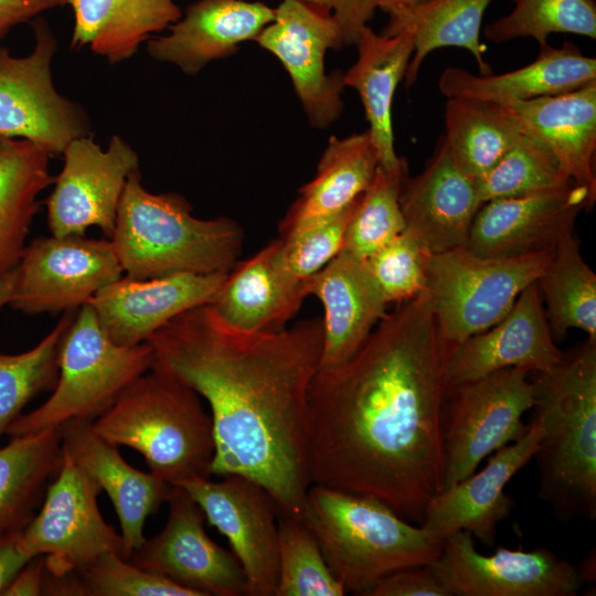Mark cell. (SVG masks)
<instances>
[{"label":"cell","mask_w":596,"mask_h":596,"mask_svg":"<svg viewBox=\"0 0 596 596\" xmlns=\"http://www.w3.org/2000/svg\"><path fill=\"white\" fill-rule=\"evenodd\" d=\"M400 305L350 360L316 373L310 477L422 524L443 490L445 347L425 290Z\"/></svg>","instance_id":"1"},{"label":"cell","mask_w":596,"mask_h":596,"mask_svg":"<svg viewBox=\"0 0 596 596\" xmlns=\"http://www.w3.org/2000/svg\"><path fill=\"white\" fill-rule=\"evenodd\" d=\"M147 342L152 366L210 406L212 475L248 477L267 489L279 512L304 518L311 486L308 395L320 368L322 319L246 333L223 326L201 305Z\"/></svg>","instance_id":"2"},{"label":"cell","mask_w":596,"mask_h":596,"mask_svg":"<svg viewBox=\"0 0 596 596\" xmlns=\"http://www.w3.org/2000/svg\"><path fill=\"white\" fill-rule=\"evenodd\" d=\"M542 435L538 498L562 521L596 519V341L563 353L532 382Z\"/></svg>","instance_id":"3"},{"label":"cell","mask_w":596,"mask_h":596,"mask_svg":"<svg viewBox=\"0 0 596 596\" xmlns=\"http://www.w3.org/2000/svg\"><path fill=\"white\" fill-rule=\"evenodd\" d=\"M135 279L175 274H228L242 252L244 234L225 216L201 220L177 193L153 194L138 171L126 182L109 238Z\"/></svg>","instance_id":"4"},{"label":"cell","mask_w":596,"mask_h":596,"mask_svg":"<svg viewBox=\"0 0 596 596\" xmlns=\"http://www.w3.org/2000/svg\"><path fill=\"white\" fill-rule=\"evenodd\" d=\"M304 519L332 575L355 595L395 571L429 565L443 549V540L380 500L320 485L307 491Z\"/></svg>","instance_id":"5"},{"label":"cell","mask_w":596,"mask_h":596,"mask_svg":"<svg viewBox=\"0 0 596 596\" xmlns=\"http://www.w3.org/2000/svg\"><path fill=\"white\" fill-rule=\"evenodd\" d=\"M92 425L108 441L140 453L150 472L171 486L212 476L211 415L194 390L156 366Z\"/></svg>","instance_id":"6"},{"label":"cell","mask_w":596,"mask_h":596,"mask_svg":"<svg viewBox=\"0 0 596 596\" xmlns=\"http://www.w3.org/2000/svg\"><path fill=\"white\" fill-rule=\"evenodd\" d=\"M58 376L52 395L8 427L10 437L57 427L71 421H95L153 365L148 342L120 345L100 327L85 304L75 312L58 347Z\"/></svg>","instance_id":"7"},{"label":"cell","mask_w":596,"mask_h":596,"mask_svg":"<svg viewBox=\"0 0 596 596\" xmlns=\"http://www.w3.org/2000/svg\"><path fill=\"white\" fill-rule=\"evenodd\" d=\"M554 251L482 257L465 246L426 254L425 291L445 347L499 322L543 274Z\"/></svg>","instance_id":"8"},{"label":"cell","mask_w":596,"mask_h":596,"mask_svg":"<svg viewBox=\"0 0 596 596\" xmlns=\"http://www.w3.org/2000/svg\"><path fill=\"white\" fill-rule=\"evenodd\" d=\"M529 371L507 368L448 387L443 421V490L472 475L491 453L521 438L533 407Z\"/></svg>","instance_id":"9"},{"label":"cell","mask_w":596,"mask_h":596,"mask_svg":"<svg viewBox=\"0 0 596 596\" xmlns=\"http://www.w3.org/2000/svg\"><path fill=\"white\" fill-rule=\"evenodd\" d=\"M100 491L63 448L56 478L46 489L40 512L19 538L29 558L44 557L46 575L65 576L110 552L123 555L121 535L98 509Z\"/></svg>","instance_id":"10"},{"label":"cell","mask_w":596,"mask_h":596,"mask_svg":"<svg viewBox=\"0 0 596 596\" xmlns=\"http://www.w3.org/2000/svg\"><path fill=\"white\" fill-rule=\"evenodd\" d=\"M35 45L26 56L0 46V136L25 139L50 156L76 138L91 136L84 109L53 83L56 39L44 20L33 23Z\"/></svg>","instance_id":"11"},{"label":"cell","mask_w":596,"mask_h":596,"mask_svg":"<svg viewBox=\"0 0 596 596\" xmlns=\"http://www.w3.org/2000/svg\"><path fill=\"white\" fill-rule=\"evenodd\" d=\"M429 566L450 596H575L584 584L579 570L549 549L485 555L468 531L447 535Z\"/></svg>","instance_id":"12"},{"label":"cell","mask_w":596,"mask_h":596,"mask_svg":"<svg viewBox=\"0 0 596 596\" xmlns=\"http://www.w3.org/2000/svg\"><path fill=\"white\" fill-rule=\"evenodd\" d=\"M123 273L110 240L38 237L24 247L9 305L26 315L75 310Z\"/></svg>","instance_id":"13"},{"label":"cell","mask_w":596,"mask_h":596,"mask_svg":"<svg viewBox=\"0 0 596 596\" xmlns=\"http://www.w3.org/2000/svg\"><path fill=\"white\" fill-rule=\"evenodd\" d=\"M46 199L47 224L54 236H84L97 226L108 238L115 230L126 182L139 170L137 152L118 135L106 150L91 136L73 139Z\"/></svg>","instance_id":"14"},{"label":"cell","mask_w":596,"mask_h":596,"mask_svg":"<svg viewBox=\"0 0 596 596\" xmlns=\"http://www.w3.org/2000/svg\"><path fill=\"white\" fill-rule=\"evenodd\" d=\"M205 519L228 541L247 581V596H275L278 582L276 501L257 481L226 475L220 481L193 478L181 486Z\"/></svg>","instance_id":"15"},{"label":"cell","mask_w":596,"mask_h":596,"mask_svg":"<svg viewBox=\"0 0 596 596\" xmlns=\"http://www.w3.org/2000/svg\"><path fill=\"white\" fill-rule=\"evenodd\" d=\"M255 41L284 65L313 127L327 128L339 118L343 73L327 75L324 56L347 44L331 13L301 0H283Z\"/></svg>","instance_id":"16"},{"label":"cell","mask_w":596,"mask_h":596,"mask_svg":"<svg viewBox=\"0 0 596 596\" xmlns=\"http://www.w3.org/2000/svg\"><path fill=\"white\" fill-rule=\"evenodd\" d=\"M167 502L164 528L146 539L128 560L200 596H247V581L238 560L207 535L205 515L196 501L183 488L172 486Z\"/></svg>","instance_id":"17"},{"label":"cell","mask_w":596,"mask_h":596,"mask_svg":"<svg viewBox=\"0 0 596 596\" xmlns=\"http://www.w3.org/2000/svg\"><path fill=\"white\" fill-rule=\"evenodd\" d=\"M595 201L574 183L535 194L485 202L470 226L466 248L482 257H514L554 251L574 231L577 215Z\"/></svg>","instance_id":"18"},{"label":"cell","mask_w":596,"mask_h":596,"mask_svg":"<svg viewBox=\"0 0 596 596\" xmlns=\"http://www.w3.org/2000/svg\"><path fill=\"white\" fill-rule=\"evenodd\" d=\"M562 356L547 327L535 281L521 291L499 322L445 347L444 374L450 387L507 368L546 372Z\"/></svg>","instance_id":"19"},{"label":"cell","mask_w":596,"mask_h":596,"mask_svg":"<svg viewBox=\"0 0 596 596\" xmlns=\"http://www.w3.org/2000/svg\"><path fill=\"white\" fill-rule=\"evenodd\" d=\"M541 435L542 424L533 415L521 438L494 451L480 471L435 496L421 525L439 540L457 531H468L482 544L492 545L498 525L514 505L504 488L533 459Z\"/></svg>","instance_id":"20"},{"label":"cell","mask_w":596,"mask_h":596,"mask_svg":"<svg viewBox=\"0 0 596 596\" xmlns=\"http://www.w3.org/2000/svg\"><path fill=\"white\" fill-rule=\"evenodd\" d=\"M398 201L404 233L427 254L466 246L481 206L476 181L457 167L444 136L424 170L404 179Z\"/></svg>","instance_id":"21"},{"label":"cell","mask_w":596,"mask_h":596,"mask_svg":"<svg viewBox=\"0 0 596 596\" xmlns=\"http://www.w3.org/2000/svg\"><path fill=\"white\" fill-rule=\"evenodd\" d=\"M227 274H175L159 278L120 277L87 302L117 344L136 345L170 320L211 301Z\"/></svg>","instance_id":"22"},{"label":"cell","mask_w":596,"mask_h":596,"mask_svg":"<svg viewBox=\"0 0 596 596\" xmlns=\"http://www.w3.org/2000/svg\"><path fill=\"white\" fill-rule=\"evenodd\" d=\"M60 428L64 450L109 497L120 523L123 556L128 560L146 540L147 518L167 501L172 486L129 465L92 422L71 421Z\"/></svg>","instance_id":"23"},{"label":"cell","mask_w":596,"mask_h":596,"mask_svg":"<svg viewBox=\"0 0 596 596\" xmlns=\"http://www.w3.org/2000/svg\"><path fill=\"white\" fill-rule=\"evenodd\" d=\"M306 289L324 309L319 369H332L350 360L387 313L389 304L366 259L343 251L306 280Z\"/></svg>","instance_id":"24"},{"label":"cell","mask_w":596,"mask_h":596,"mask_svg":"<svg viewBox=\"0 0 596 596\" xmlns=\"http://www.w3.org/2000/svg\"><path fill=\"white\" fill-rule=\"evenodd\" d=\"M306 297V280L294 279L284 266L278 237L237 262L206 307L223 326L255 333L284 329Z\"/></svg>","instance_id":"25"},{"label":"cell","mask_w":596,"mask_h":596,"mask_svg":"<svg viewBox=\"0 0 596 596\" xmlns=\"http://www.w3.org/2000/svg\"><path fill=\"white\" fill-rule=\"evenodd\" d=\"M274 18L275 9L263 2L200 0L170 25L169 34L148 40L147 52L195 75L210 62L235 53L241 43L255 41Z\"/></svg>","instance_id":"26"},{"label":"cell","mask_w":596,"mask_h":596,"mask_svg":"<svg viewBox=\"0 0 596 596\" xmlns=\"http://www.w3.org/2000/svg\"><path fill=\"white\" fill-rule=\"evenodd\" d=\"M596 81V58L584 55L566 41L560 47L540 46L538 57L518 70L501 74H473L447 67L438 81L440 93L512 105L543 96L567 93Z\"/></svg>","instance_id":"27"},{"label":"cell","mask_w":596,"mask_h":596,"mask_svg":"<svg viewBox=\"0 0 596 596\" xmlns=\"http://www.w3.org/2000/svg\"><path fill=\"white\" fill-rule=\"evenodd\" d=\"M509 106L522 131L546 146L572 182L596 201V81L567 93Z\"/></svg>","instance_id":"28"},{"label":"cell","mask_w":596,"mask_h":596,"mask_svg":"<svg viewBox=\"0 0 596 596\" xmlns=\"http://www.w3.org/2000/svg\"><path fill=\"white\" fill-rule=\"evenodd\" d=\"M355 44L358 58L343 73V83L361 98L379 166L391 170L405 159L394 150L392 103L414 52V34L408 28L394 35L377 34L366 25Z\"/></svg>","instance_id":"29"},{"label":"cell","mask_w":596,"mask_h":596,"mask_svg":"<svg viewBox=\"0 0 596 596\" xmlns=\"http://www.w3.org/2000/svg\"><path fill=\"white\" fill-rule=\"evenodd\" d=\"M377 166L368 130L344 138L332 136L315 178L299 190L280 222L279 237L286 238L347 210L368 188Z\"/></svg>","instance_id":"30"},{"label":"cell","mask_w":596,"mask_h":596,"mask_svg":"<svg viewBox=\"0 0 596 596\" xmlns=\"http://www.w3.org/2000/svg\"><path fill=\"white\" fill-rule=\"evenodd\" d=\"M73 10L71 47L89 49L110 64L137 53L150 36L175 23L173 0H66Z\"/></svg>","instance_id":"31"},{"label":"cell","mask_w":596,"mask_h":596,"mask_svg":"<svg viewBox=\"0 0 596 596\" xmlns=\"http://www.w3.org/2000/svg\"><path fill=\"white\" fill-rule=\"evenodd\" d=\"M50 157L29 140L0 136V279L17 268L38 196L54 181Z\"/></svg>","instance_id":"32"},{"label":"cell","mask_w":596,"mask_h":596,"mask_svg":"<svg viewBox=\"0 0 596 596\" xmlns=\"http://www.w3.org/2000/svg\"><path fill=\"white\" fill-rule=\"evenodd\" d=\"M492 0H430L427 3L389 17L381 34L394 35L408 28L414 34V52L404 75L412 86L429 53L443 47H460L475 58L479 74H491L480 42L483 14Z\"/></svg>","instance_id":"33"},{"label":"cell","mask_w":596,"mask_h":596,"mask_svg":"<svg viewBox=\"0 0 596 596\" xmlns=\"http://www.w3.org/2000/svg\"><path fill=\"white\" fill-rule=\"evenodd\" d=\"M63 458L61 428L12 436L0 448V535L21 531Z\"/></svg>","instance_id":"34"},{"label":"cell","mask_w":596,"mask_h":596,"mask_svg":"<svg viewBox=\"0 0 596 596\" xmlns=\"http://www.w3.org/2000/svg\"><path fill=\"white\" fill-rule=\"evenodd\" d=\"M444 135L457 167L477 180L513 146L522 128L509 105L449 97Z\"/></svg>","instance_id":"35"},{"label":"cell","mask_w":596,"mask_h":596,"mask_svg":"<svg viewBox=\"0 0 596 596\" xmlns=\"http://www.w3.org/2000/svg\"><path fill=\"white\" fill-rule=\"evenodd\" d=\"M538 286L555 334L579 329L596 341V275L581 255L574 231L556 244Z\"/></svg>","instance_id":"36"},{"label":"cell","mask_w":596,"mask_h":596,"mask_svg":"<svg viewBox=\"0 0 596 596\" xmlns=\"http://www.w3.org/2000/svg\"><path fill=\"white\" fill-rule=\"evenodd\" d=\"M407 175L406 158L391 170L377 166L372 181L354 203L341 251L366 259L404 232L398 198Z\"/></svg>","instance_id":"37"},{"label":"cell","mask_w":596,"mask_h":596,"mask_svg":"<svg viewBox=\"0 0 596 596\" xmlns=\"http://www.w3.org/2000/svg\"><path fill=\"white\" fill-rule=\"evenodd\" d=\"M475 181L481 205L494 199L535 194L573 183L554 153L523 131L501 159Z\"/></svg>","instance_id":"38"},{"label":"cell","mask_w":596,"mask_h":596,"mask_svg":"<svg viewBox=\"0 0 596 596\" xmlns=\"http://www.w3.org/2000/svg\"><path fill=\"white\" fill-rule=\"evenodd\" d=\"M74 315L66 311L34 348L19 354L0 353V439L32 397L55 386L60 342Z\"/></svg>","instance_id":"39"},{"label":"cell","mask_w":596,"mask_h":596,"mask_svg":"<svg viewBox=\"0 0 596 596\" xmlns=\"http://www.w3.org/2000/svg\"><path fill=\"white\" fill-rule=\"evenodd\" d=\"M512 11L485 26V36L504 43L530 36L539 46L553 33L596 40V0H510Z\"/></svg>","instance_id":"40"},{"label":"cell","mask_w":596,"mask_h":596,"mask_svg":"<svg viewBox=\"0 0 596 596\" xmlns=\"http://www.w3.org/2000/svg\"><path fill=\"white\" fill-rule=\"evenodd\" d=\"M278 582L275 596H343L304 518L278 514Z\"/></svg>","instance_id":"41"},{"label":"cell","mask_w":596,"mask_h":596,"mask_svg":"<svg viewBox=\"0 0 596 596\" xmlns=\"http://www.w3.org/2000/svg\"><path fill=\"white\" fill-rule=\"evenodd\" d=\"M67 595L85 596H200L166 577L142 570L120 553L99 556L66 575Z\"/></svg>","instance_id":"42"},{"label":"cell","mask_w":596,"mask_h":596,"mask_svg":"<svg viewBox=\"0 0 596 596\" xmlns=\"http://www.w3.org/2000/svg\"><path fill=\"white\" fill-rule=\"evenodd\" d=\"M426 254L403 232L366 258L387 304H402L425 290Z\"/></svg>","instance_id":"43"},{"label":"cell","mask_w":596,"mask_h":596,"mask_svg":"<svg viewBox=\"0 0 596 596\" xmlns=\"http://www.w3.org/2000/svg\"><path fill=\"white\" fill-rule=\"evenodd\" d=\"M354 203L333 217L279 237L284 266L294 279L307 280L340 253Z\"/></svg>","instance_id":"44"},{"label":"cell","mask_w":596,"mask_h":596,"mask_svg":"<svg viewBox=\"0 0 596 596\" xmlns=\"http://www.w3.org/2000/svg\"><path fill=\"white\" fill-rule=\"evenodd\" d=\"M365 596H450L429 565L407 567L380 578Z\"/></svg>","instance_id":"45"},{"label":"cell","mask_w":596,"mask_h":596,"mask_svg":"<svg viewBox=\"0 0 596 596\" xmlns=\"http://www.w3.org/2000/svg\"><path fill=\"white\" fill-rule=\"evenodd\" d=\"M331 13L342 29L345 44H355L377 9L375 0H301Z\"/></svg>","instance_id":"46"},{"label":"cell","mask_w":596,"mask_h":596,"mask_svg":"<svg viewBox=\"0 0 596 596\" xmlns=\"http://www.w3.org/2000/svg\"><path fill=\"white\" fill-rule=\"evenodd\" d=\"M65 3L66 0H0V43L14 26Z\"/></svg>","instance_id":"47"},{"label":"cell","mask_w":596,"mask_h":596,"mask_svg":"<svg viewBox=\"0 0 596 596\" xmlns=\"http://www.w3.org/2000/svg\"><path fill=\"white\" fill-rule=\"evenodd\" d=\"M45 565L43 556L30 558L7 586L2 596H36L44 594Z\"/></svg>","instance_id":"48"},{"label":"cell","mask_w":596,"mask_h":596,"mask_svg":"<svg viewBox=\"0 0 596 596\" xmlns=\"http://www.w3.org/2000/svg\"><path fill=\"white\" fill-rule=\"evenodd\" d=\"M20 531L8 532L0 535V596L30 560L21 550Z\"/></svg>","instance_id":"49"},{"label":"cell","mask_w":596,"mask_h":596,"mask_svg":"<svg viewBox=\"0 0 596 596\" xmlns=\"http://www.w3.org/2000/svg\"><path fill=\"white\" fill-rule=\"evenodd\" d=\"M428 1L430 0H375L376 7L389 17L421 7Z\"/></svg>","instance_id":"50"},{"label":"cell","mask_w":596,"mask_h":596,"mask_svg":"<svg viewBox=\"0 0 596 596\" xmlns=\"http://www.w3.org/2000/svg\"><path fill=\"white\" fill-rule=\"evenodd\" d=\"M17 279V268L0 279V308L9 305Z\"/></svg>","instance_id":"51"}]
</instances>
